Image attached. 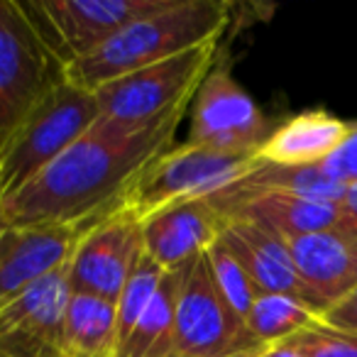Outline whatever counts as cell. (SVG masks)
<instances>
[{
  "mask_svg": "<svg viewBox=\"0 0 357 357\" xmlns=\"http://www.w3.org/2000/svg\"><path fill=\"white\" fill-rule=\"evenodd\" d=\"M215 61H218V42H211L110 81L93 91L100 118L147 125L174 110L189 108Z\"/></svg>",
  "mask_w": 357,
  "mask_h": 357,
  "instance_id": "cell-6",
  "label": "cell"
},
{
  "mask_svg": "<svg viewBox=\"0 0 357 357\" xmlns=\"http://www.w3.org/2000/svg\"><path fill=\"white\" fill-rule=\"evenodd\" d=\"M225 215L208 199L181 201L142 223V248L164 272H176L220 240Z\"/></svg>",
  "mask_w": 357,
  "mask_h": 357,
  "instance_id": "cell-13",
  "label": "cell"
},
{
  "mask_svg": "<svg viewBox=\"0 0 357 357\" xmlns=\"http://www.w3.org/2000/svg\"><path fill=\"white\" fill-rule=\"evenodd\" d=\"M206 259H208L211 274H213V282H215V287H218L220 296L225 298V303H228L243 321H248V313H250V308H252L255 298L262 294L257 289V284L250 279V274L240 267V262L225 250V245L220 243V240L206 252ZM245 326H248V323H245Z\"/></svg>",
  "mask_w": 357,
  "mask_h": 357,
  "instance_id": "cell-23",
  "label": "cell"
},
{
  "mask_svg": "<svg viewBox=\"0 0 357 357\" xmlns=\"http://www.w3.org/2000/svg\"><path fill=\"white\" fill-rule=\"evenodd\" d=\"M228 25L230 6L223 0H172L162 10L130 22L91 54L69 61L64 79L93 93L132 71L218 42Z\"/></svg>",
  "mask_w": 357,
  "mask_h": 357,
  "instance_id": "cell-2",
  "label": "cell"
},
{
  "mask_svg": "<svg viewBox=\"0 0 357 357\" xmlns=\"http://www.w3.org/2000/svg\"><path fill=\"white\" fill-rule=\"evenodd\" d=\"M289 345L298 350L303 357H357V335L331 328L318 318L313 326L291 335Z\"/></svg>",
  "mask_w": 357,
  "mask_h": 357,
  "instance_id": "cell-24",
  "label": "cell"
},
{
  "mask_svg": "<svg viewBox=\"0 0 357 357\" xmlns=\"http://www.w3.org/2000/svg\"><path fill=\"white\" fill-rule=\"evenodd\" d=\"M100 118L89 91L61 81L0 144V204L25 189Z\"/></svg>",
  "mask_w": 357,
  "mask_h": 357,
  "instance_id": "cell-3",
  "label": "cell"
},
{
  "mask_svg": "<svg viewBox=\"0 0 357 357\" xmlns=\"http://www.w3.org/2000/svg\"><path fill=\"white\" fill-rule=\"evenodd\" d=\"M259 350L245 321L225 303L206 255L184 267L174 306V357H238Z\"/></svg>",
  "mask_w": 357,
  "mask_h": 357,
  "instance_id": "cell-7",
  "label": "cell"
},
{
  "mask_svg": "<svg viewBox=\"0 0 357 357\" xmlns=\"http://www.w3.org/2000/svg\"><path fill=\"white\" fill-rule=\"evenodd\" d=\"M142 252V220L120 204L113 206L76 243L66 269L71 294H89L115 303Z\"/></svg>",
  "mask_w": 357,
  "mask_h": 357,
  "instance_id": "cell-9",
  "label": "cell"
},
{
  "mask_svg": "<svg viewBox=\"0 0 357 357\" xmlns=\"http://www.w3.org/2000/svg\"><path fill=\"white\" fill-rule=\"evenodd\" d=\"M164 274L167 272L142 252L130 279L125 282L118 301H115V337H118V347L128 340V335L135 331L139 318L152 306L154 296H157L159 287L164 282Z\"/></svg>",
  "mask_w": 357,
  "mask_h": 357,
  "instance_id": "cell-22",
  "label": "cell"
},
{
  "mask_svg": "<svg viewBox=\"0 0 357 357\" xmlns=\"http://www.w3.org/2000/svg\"><path fill=\"white\" fill-rule=\"evenodd\" d=\"M257 164V154H228L199 144H176L164 149L139 172L120 206L137 220L181 201L208 199L243 178Z\"/></svg>",
  "mask_w": 357,
  "mask_h": 357,
  "instance_id": "cell-4",
  "label": "cell"
},
{
  "mask_svg": "<svg viewBox=\"0 0 357 357\" xmlns=\"http://www.w3.org/2000/svg\"><path fill=\"white\" fill-rule=\"evenodd\" d=\"M294 267L321 306V316L357 289V235L328 228L289 240Z\"/></svg>",
  "mask_w": 357,
  "mask_h": 357,
  "instance_id": "cell-15",
  "label": "cell"
},
{
  "mask_svg": "<svg viewBox=\"0 0 357 357\" xmlns=\"http://www.w3.org/2000/svg\"><path fill=\"white\" fill-rule=\"evenodd\" d=\"M272 132L255 98L233 79L228 61H215L194 96L186 142L228 154H257Z\"/></svg>",
  "mask_w": 357,
  "mask_h": 357,
  "instance_id": "cell-10",
  "label": "cell"
},
{
  "mask_svg": "<svg viewBox=\"0 0 357 357\" xmlns=\"http://www.w3.org/2000/svg\"><path fill=\"white\" fill-rule=\"evenodd\" d=\"M61 81L64 64L22 3L0 0V144Z\"/></svg>",
  "mask_w": 357,
  "mask_h": 357,
  "instance_id": "cell-5",
  "label": "cell"
},
{
  "mask_svg": "<svg viewBox=\"0 0 357 357\" xmlns=\"http://www.w3.org/2000/svg\"><path fill=\"white\" fill-rule=\"evenodd\" d=\"M93 220L76 225L0 228V306L66 267L79 238Z\"/></svg>",
  "mask_w": 357,
  "mask_h": 357,
  "instance_id": "cell-12",
  "label": "cell"
},
{
  "mask_svg": "<svg viewBox=\"0 0 357 357\" xmlns=\"http://www.w3.org/2000/svg\"><path fill=\"white\" fill-rule=\"evenodd\" d=\"M321 321L331 328L345 333H355L357 335V289L352 294H347L345 298H340L337 303H333L326 313L321 316Z\"/></svg>",
  "mask_w": 357,
  "mask_h": 357,
  "instance_id": "cell-26",
  "label": "cell"
},
{
  "mask_svg": "<svg viewBox=\"0 0 357 357\" xmlns=\"http://www.w3.org/2000/svg\"><path fill=\"white\" fill-rule=\"evenodd\" d=\"M220 243L250 274L262 294H284L306 303L311 311L321 316V306L313 294L303 287L296 267H294L289 243L269 230L259 228L243 218H228L220 233Z\"/></svg>",
  "mask_w": 357,
  "mask_h": 357,
  "instance_id": "cell-14",
  "label": "cell"
},
{
  "mask_svg": "<svg viewBox=\"0 0 357 357\" xmlns=\"http://www.w3.org/2000/svg\"><path fill=\"white\" fill-rule=\"evenodd\" d=\"M350 123L321 108L291 115L272 128L257 149V159L277 167H316L323 164L347 137Z\"/></svg>",
  "mask_w": 357,
  "mask_h": 357,
  "instance_id": "cell-17",
  "label": "cell"
},
{
  "mask_svg": "<svg viewBox=\"0 0 357 357\" xmlns=\"http://www.w3.org/2000/svg\"><path fill=\"white\" fill-rule=\"evenodd\" d=\"M184 269L164 274V282L115 357H174V306Z\"/></svg>",
  "mask_w": 357,
  "mask_h": 357,
  "instance_id": "cell-20",
  "label": "cell"
},
{
  "mask_svg": "<svg viewBox=\"0 0 357 357\" xmlns=\"http://www.w3.org/2000/svg\"><path fill=\"white\" fill-rule=\"evenodd\" d=\"M69 264L0 306V357H61Z\"/></svg>",
  "mask_w": 357,
  "mask_h": 357,
  "instance_id": "cell-11",
  "label": "cell"
},
{
  "mask_svg": "<svg viewBox=\"0 0 357 357\" xmlns=\"http://www.w3.org/2000/svg\"><path fill=\"white\" fill-rule=\"evenodd\" d=\"M250 357H303L298 350H294L289 342H277V345H264L255 350Z\"/></svg>",
  "mask_w": 357,
  "mask_h": 357,
  "instance_id": "cell-28",
  "label": "cell"
},
{
  "mask_svg": "<svg viewBox=\"0 0 357 357\" xmlns=\"http://www.w3.org/2000/svg\"><path fill=\"white\" fill-rule=\"evenodd\" d=\"M186 110L147 125L98 118L40 176L0 204V228L76 225L108 213L139 172L172 147Z\"/></svg>",
  "mask_w": 357,
  "mask_h": 357,
  "instance_id": "cell-1",
  "label": "cell"
},
{
  "mask_svg": "<svg viewBox=\"0 0 357 357\" xmlns=\"http://www.w3.org/2000/svg\"><path fill=\"white\" fill-rule=\"evenodd\" d=\"M326 169V174L340 184H352L357 181V120L350 123V130H347V137L326 162L321 164Z\"/></svg>",
  "mask_w": 357,
  "mask_h": 357,
  "instance_id": "cell-25",
  "label": "cell"
},
{
  "mask_svg": "<svg viewBox=\"0 0 357 357\" xmlns=\"http://www.w3.org/2000/svg\"><path fill=\"white\" fill-rule=\"evenodd\" d=\"M318 313L311 311L306 303L284 294H259L248 313V331L257 347L277 345L289 340L298 331L313 326Z\"/></svg>",
  "mask_w": 357,
  "mask_h": 357,
  "instance_id": "cell-21",
  "label": "cell"
},
{
  "mask_svg": "<svg viewBox=\"0 0 357 357\" xmlns=\"http://www.w3.org/2000/svg\"><path fill=\"white\" fill-rule=\"evenodd\" d=\"M255 191H287V194L306 196V199L340 204L345 184L328 176L321 164L316 167H277V164H264L257 159V164L243 178H238L228 189L218 191L208 199H233V196L255 194Z\"/></svg>",
  "mask_w": 357,
  "mask_h": 357,
  "instance_id": "cell-19",
  "label": "cell"
},
{
  "mask_svg": "<svg viewBox=\"0 0 357 357\" xmlns=\"http://www.w3.org/2000/svg\"><path fill=\"white\" fill-rule=\"evenodd\" d=\"M115 303L71 294L61 323V357H115Z\"/></svg>",
  "mask_w": 357,
  "mask_h": 357,
  "instance_id": "cell-18",
  "label": "cell"
},
{
  "mask_svg": "<svg viewBox=\"0 0 357 357\" xmlns=\"http://www.w3.org/2000/svg\"><path fill=\"white\" fill-rule=\"evenodd\" d=\"M225 218H243L289 243L301 235L340 225V204L316 201L287 191H255L233 199H208Z\"/></svg>",
  "mask_w": 357,
  "mask_h": 357,
  "instance_id": "cell-16",
  "label": "cell"
},
{
  "mask_svg": "<svg viewBox=\"0 0 357 357\" xmlns=\"http://www.w3.org/2000/svg\"><path fill=\"white\" fill-rule=\"evenodd\" d=\"M340 228L357 235V181L345 186V194L340 201Z\"/></svg>",
  "mask_w": 357,
  "mask_h": 357,
  "instance_id": "cell-27",
  "label": "cell"
},
{
  "mask_svg": "<svg viewBox=\"0 0 357 357\" xmlns=\"http://www.w3.org/2000/svg\"><path fill=\"white\" fill-rule=\"evenodd\" d=\"M250 355H252V352H248V355H238V357H250Z\"/></svg>",
  "mask_w": 357,
  "mask_h": 357,
  "instance_id": "cell-29",
  "label": "cell"
},
{
  "mask_svg": "<svg viewBox=\"0 0 357 357\" xmlns=\"http://www.w3.org/2000/svg\"><path fill=\"white\" fill-rule=\"evenodd\" d=\"M169 3L172 0H37L22 3V8L66 66L98 50L130 22Z\"/></svg>",
  "mask_w": 357,
  "mask_h": 357,
  "instance_id": "cell-8",
  "label": "cell"
}]
</instances>
